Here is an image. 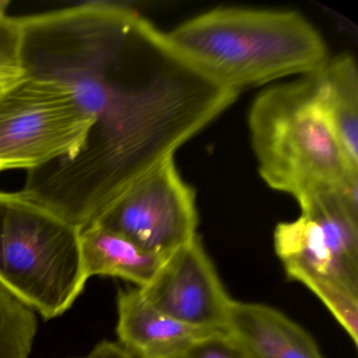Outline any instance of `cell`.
<instances>
[{"label":"cell","mask_w":358,"mask_h":358,"mask_svg":"<svg viewBox=\"0 0 358 358\" xmlns=\"http://www.w3.org/2000/svg\"><path fill=\"white\" fill-rule=\"evenodd\" d=\"M18 20L24 74L70 83L95 114L80 152L28 171L20 194L80 230L240 94L127 6L94 1Z\"/></svg>","instance_id":"6da1fadb"},{"label":"cell","mask_w":358,"mask_h":358,"mask_svg":"<svg viewBox=\"0 0 358 358\" xmlns=\"http://www.w3.org/2000/svg\"><path fill=\"white\" fill-rule=\"evenodd\" d=\"M166 35L203 74L238 93L282 77L312 74L329 59L317 29L290 10L217 8Z\"/></svg>","instance_id":"7a4b0ae2"},{"label":"cell","mask_w":358,"mask_h":358,"mask_svg":"<svg viewBox=\"0 0 358 358\" xmlns=\"http://www.w3.org/2000/svg\"><path fill=\"white\" fill-rule=\"evenodd\" d=\"M248 127L262 179L295 200L358 176L318 103L310 75L257 95Z\"/></svg>","instance_id":"3957f363"},{"label":"cell","mask_w":358,"mask_h":358,"mask_svg":"<svg viewBox=\"0 0 358 358\" xmlns=\"http://www.w3.org/2000/svg\"><path fill=\"white\" fill-rule=\"evenodd\" d=\"M87 280L80 229L20 192L0 190V285L53 320L72 307Z\"/></svg>","instance_id":"277c9868"},{"label":"cell","mask_w":358,"mask_h":358,"mask_svg":"<svg viewBox=\"0 0 358 358\" xmlns=\"http://www.w3.org/2000/svg\"><path fill=\"white\" fill-rule=\"evenodd\" d=\"M95 114L76 87L24 74L0 87V173L34 171L80 152Z\"/></svg>","instance_id":"5b68a950"},{"label":"cell","mask_w":358,"mask_h":358,"mask_svg":"<svg viewBox=\"0 0 358 358\" xmlns=\"http://www.w3.org/2000/svg\"><path fill=\"white\" fill-rule=\"evenodd\" d=\"M165 257L198 236L196 192L165 159L129 186L95 222Z\"/></svg>","instance_id":"8992f818"},{"label":"cell","mask_w":358,"mask_h":358,"mask_svg":"<svg viewBox=\"0 0 358 358\" xmlns=\"http://www.w3.org/2000/svg\"><path fill=\"white\" fill-rule=\"evenodd\" d=\"M273 244L287 278L307 287L357 345L358 271L335 255L322 228L307 215L278 224Z\"/></svg>","instance_id":"52a82bcc"},{"label":"cell","mask_w":358,"mask_h":358,"mask_svg":"<svg viewBox=\"0 0 358 358\" xmlns=\"http://www.w3.org/2000/svg\"><path fill=\"white\" fill-rule=\"evenodd\" d=\"M143 299L166 315L196 328L228 331L230 297L200 236L163 257Z\"/></svg>","instance_id":"ba28073f"},{"label":"cell","mask_w":358,"mask_h":358,"mask_svg":"<svg viewBox=\"0 0 358 358\" xmlns=\"http://www.w3.org/2000/svg\"><path fill=\"white\" fill-rule=\"evenodd\" d=\"M117 307L119 343L135 358H176L199 341L226 332L188 326L166 315L136 287L119 291Z\"/></svg>","instance_id":"9c48e42d"},{"label":"cell","mask_w":358,"mask_h":358,"mask_svg":"<svg viewBox=\"0 0 358 358\" xmlns=\"http://www.w3.org/2000/svg\"><path fill=\"white\" fill-rule=\"evenodd\" d=\"M227 329L247 358H324L309 332L265 303L234 301Z\"/></svg>","instance_id":"30bf717a"},{"label":"cell","mask_w":358,"mask_h":358,"mask_svg":"<svg viewBox=\"0 0 358 358\" xmlns=\"http://www.w3.org/2000/svg\"><path fill=\"white\" fill-rule=\"evenodd\" d=\"M314 93L348 160L358 169V71L353 56L339 54L309 74Z\"/></svg>","instance_id":"8fae6325"},{"label":"cell","mask_w":358,"mask_h":358,"mask_svg":"<svg viewBox=\"0 0 358 358\" xmlns=\"http://www.w3.org/2000/svg\"><path fill=\"white\" fill-rule=\"evenodd\" d=\"M80 249L87 278L113 276L133 282L136 288L152 280L164 257L97 224L80 230Z\"/></svg>","instance_id":"7c38bea8"},{"label":"cell","mask_w":358,"mask_h":358,"mask_svg":"<svg viewBox=\"0 0 358 358\" xmlns=\"http://www.w3.org/2000/svg\"><path fill=\"white\" fill-rule=\"evenodd\" d=\"M36 333L34 310L0 285V358H30Z\"/></svg>","instance_id":"4fadbf2b"},{"label":"cell","mask_w":358,"mask_h":358,"mask_svg":"<svg viewBox=\"0 0 358 358\" xmlns=\"http://www.w3.org/2000/svg\"><path fill=\"white\" fill-rule=\"evenodd\" d=\"M10 1L0 0V87L24 75L22 31L18 17L8 14Z\"/></svg>","instance_id":"5bb4252c"},{"label":"cell","mask_w":358,"mask_h":358,"mask_svg":"<svg viewBox=\"0 0 358 358\" xmlns=\"http://www.w3.org/2000/svg\"><path fill=\"white\" fill-rule=\"evenodd\" d=\"M176 358H247L228 331L211 335Z\"/></svg>","instance_id":"9a60e30c"},{"label":"cell","mask_w":358,"mask_h":358,"mask_svg":"<svg viewBox=\"0 0 358 358\" xmlns=\"http://www.w3.org/2000/svg\"><path fill=\"white\" fill-rule=\"evenodd\" d=\"M76 358H135L119 343L103 341L98 343L87 355Z\"/></svg>","instance_id":"2e32d148"}]
</instances>
